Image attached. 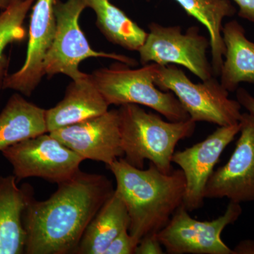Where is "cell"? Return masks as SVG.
I'll return each mask as SVG.
<instances>
[{
  "instance_id": "obj_8",
  "label": "cell",
  "mask_w": 254,
  "mask_h": 254,
  "mask_svg": "<svg viewBox=\"0 0 254 254\" xmlns=\"http://www.w3.org/2000/svg\"><path fill=\"white\" fill-rule=\"evenodd\" d=\"M242 212L240 203L230 201L223 215L200 221L192 218L183 204L157 236L168 254H235L222 241V232L237 221Z\"/></svg>"
},
{
  "instance_id": "obj_9",
  "label": "cell",
  "mask_w": 254,
  "mask_h": 254,
  "mask_svg": "<svg viewBox=\"0 0 254 254\" xmlns=\"http://www.w3.org/2000/svg\"><path fill=\"white\" fill-rule=\"evenodd\" d=\"M17 182L38 177L58 185L79 171L84 159L50 133H43L1 150Z\"/></svg>"
},
{
  "instance_id": "obj_20",
  "label": "cell",
  "mask_w": 254,
  "mask_h": 254,
  "mask_svg": "<svg viewBox=\"0 0 254 254\" xmlns=\"http://www.w3.org/2000/svg\"><path fill=\"white\" fill-rule=\"evenodd\" d=\"M96 15V24L108 41L131 51H138L148 33L109 0H87Z\"/></svg>"
},
{
  "instance_id": "obj_24",
  "label": "cell",
  "mask_w": 254,
  "mask_h": 254,
  "mask_svg": "<svg viewBox=\"0 0 254 254\" xmlns=\"http://www.w3.org/2000/svg\"><path fill=\"white\" fill-rule=\"evenodd\" d=\"M233 1L239 6V16L254 23V0H233Z\"/></svg>"
},
{
  "instance_id": "obj_26",
  "label": "cell",
  "mask_w": 254,
  "mask_h": 254,
  "mask_svg": "<svg viewBox=\"0 0 254 254\" xmlns=\"http://www.w3.org/2000/svg\"><path fill=\"white\" fill-rule=\"evenodd\" d=\"M235 254H254V240H243L233 250Z\"/></svg>"
},
{
  "instance_id": "obj_1",
  "label": "cell",
  "mask_w": 254,
  "mask_h": 254,
  "mask_svg": "<svg viewBox=\"0 0 254 254\" xmlns=\"http://www.w3.org/2000/svg\"><path fill=\"white\" fill-rule=\"evenodd\" d=\"M115 190L104 175L79 170L48 199L33 195L23 213L24 254H75L88 224Z\"/></svg>"
},
{
  "instance_id": "obj_23",
  "label": "cell",
  "mask_w": 254,
  "mask_h": 254,
  "mask_svg": "<svg viewBox=\"0 0 254 254\" xmlns=\"http://www.w3.org/2000/svg\"><path fill=\"white\" fill-rule=\"evenodd\" d=\"M135 254H165V252L157 235H150L140 240L135 250Z\"/></svg>"
},
{
  "instance_id": "obj_3",
  "label": "cell",
  "mask_w": 254,
  "mask_h": 254,
  "mask_svg": "<svg viewBox=\"0 0 254 254\" xmlns=\"http://www.w3.org/2000/svg\"><path fill=\"white\" fill-rule=\"evenodd\" d=\"M118 113L123 158L127 163L143 169L147 160L162 173H172L177 143L193 134L195 122L190 118L165 121L160 115L148 113L136 104L121 105Z\"/></svg>"
},
{
  "instance_id": "obj_6",
  "label": "cell",
  "mask_w": 254,
  "mask_h": 254,
  "mask_svg": "<svg viewBox=\"0 0 254 254\" xmlns=\"http://www.w3.org/2000/svg\"><path fill=\"white\" fill-rule=\"evenodd\" d=\"M87 7V0H57L55 4L56 31L45 61V75L52 77L63 73L72 81L81 79L87 73L80 71V64L92 58L115 60L132 66L136 65V60L128 57L95 51L91 48L79 25L80 16Z\"/></svg>"
},
{
  "instance_id": "obj_22",
  "label": "cell",
  "mask_w": 254,
  "mask_h": 254,
  "mask_svg": "<svg viewBox=\"0 0 254 254\" xmlns=\"http://www.w3.org/2000/svg\"><path fill=\"white\" fill-rule=\"evenodd\" d=\"M137 245L128 230H125L112 241L103 254H133Z\"/></svg>"
},
{
  "instance_id": "obj_21",
  "label": "cell",
  "mask_w": 254,
  "mask_h": 254,
  "mask_svg": "<svg viewBox=\"0 0 254 254\" xmlns=\"http://www.w3.org/2000/svg\"><path fill=\"white\" fill-rule=\"evenodd\" d=\"M36 0H11L0 14V91L8 76L9 58L5 50L9 45L24 41L26 31L23 23Z\"/></svg>"
},
{
  "instance_id": "obj_13",
  "label": "cell",
  "mask_w": 254,
  "mask_h": 254,
  "mask_svg": "<svg viewBox=\"0 0 254 254\" xmlns=\"http://www.w3.org/2000/svg\"><path fill=\"white\" fill-rule=\"evenodd\" d=\"M57 0H36L30 20L28 44L22 67L5 78L3 89L14 90L30 96L45 76L47 55L56 31L55 4Z\"/></svg>"
},
{
  "instance_id": "obj_16",
  "label": "cell",
  "mask_w": 254,
  "mask_h": 254,
  "mask_svg": "<svg viewBox=\"0 0 254 254\" xmlns=\"http://www.w3.org/2000/svg\"><path fill=\"white\" fill-rule=\"evenodd\" d=\"M225 46L220 83L229 93L236 91L240 83L254 84V43L246 36L243 26L235 20L223 26Z\"/></svg>"
},
{
  "instance_id": "obj_2",
  "label": "cell",
  "mask_w": 254,
  "mask_h": 254,
  "mask_svg": "<svg viewBox=\"0 0 254 254\" xmlns=\"http://www.w3.org/2000/svg\"><path fill=\"white\" fill-rule=\"evenodd\" d=\"M116 180L115 192L126 205L128 232L137 244L157 235L183 205L186 180L181 169L165 174L150 163L147 170L135 168L123 158L107 166Z\"/></svg>"
},
{
  "instance_id": "obj_11",
  "label": "cell",
  "mask_w": 254,
  "mask_h": 254,
  "mask_svg": "<svg viewBox=\"0 0 254 254\" xmlns=\"http://www.w3.org/2000/svg\"><path fill=\"white\" fill-rule=\"evenodd\" d=\"M240 123L219 127L203 141L174 153L173 163L180 167L186 180L183 204L190 212L204 205L205 190L222 152L240 133Z\"/></svg>"
},
{
  "instance_id": "obj_5",
  "label": "cell",
  "mask_w": 254,
  "mask_h": 254,
  "mask_svg": "<svg viewBox=\"0 0 254 254\" xmlns=\"http://www.w3.org/2000/svg\"><path fill=\"white\" fill-rule=\"evenodd\" d=\"M154 83L159 89L174 93L195 123L205 122L225 127L240 122L242 105L230 98V93L215 76L194 83L175 65H159Z\"/></svg>"
},
{
  "instance_id": "obj_28",
  "label": "cell",
  "mask_w": 254,
  "mask_h": 254,
  "mask_svg": "<svg viewBox=\"0 0 254 254\" xmlns=\"http://www.w3.org/2000/svg\"></svg>"
},
{
  "instance_id": "obj_18",
  "label": "cell",
  "mask_w": 254,
  "mask_h": 254,
  "mask_svg": "<svg viewBox=\"0 0 254 254\" xmlns=\"http://www.w3.org/2000/svg\"><path fill=\"white\" fill-rule=\"evenodd\" d=\"M129 223L126 205L115 190L88 224L75 254H103Z\"/></svg>"
},
{
  "instance_id": "obj_12",
  "label": "cell",
  "mask_w": 254,
  "mask_h": 254,
  "mask_svg": "<svg viewBox=\"0 0 254 254\" xmlns=\"http://www.w3.org/2000/svg\"><path fill=\"white\" fill-rule=\"evenodd\" d=\"M50 133L84 160L102 162L107 167L124 157L118 110Z\"/></svg>"
},
{
  "instance_id": "obj_14",
  "label": "cell",
  "mask_w": 254,
  "mask_h": 254,
  "mask_svg": "<svg viewBox=\"0 0 254 254\" xmlns=\"http://www.w3.org/2000/svg\"><path fill=\"white\" fill-rule=\"evenodd\" d=\"M110 105L95 86L91 74L72 81L58 104L46 110L48 133L81 123L108 112Z\"/></svg>"
},
{
  "instance_id": "obj_27",
  "label": "cell",
  "mask_w": 254,
  "mask_h": 254,
  "mask_svg": "<svg viewBox=\"0 0 254 254\" xmlns=\"http://www.w3.org/2000/svg\"><path fill=\"white\" fill-rule=\"evenodd\" d=\"M11 0H0V9L4 10L9 6Z\"/></svg>"
},
{
  "instance_id": "obj_17",
  "label": "cell",
  "mask_w": 254,
  "mask_h": 254,
  "mask_svg": "<svg viewBox=\"0 0 254 254\" xmlns=\"http://www.w3.org/2000/svg\"><path fill=\"white\" fill-rule=\"evenodd\" d=\"M46 111L19 93L11 95L0 113V151L48 133Z\"/></svg>"
},
{
  "instance_id": "obj_25",
  "label": "cell",
  "mask_w": 254,
  "mask_h": 254,
  "mask_svg": "<svg viewBox=\"0 0 254 254\" xmlns=\"http://www.w3.org/2000/svg\"><path fill=\"white\" fill-rule=\"evenodd\" d=\"M237 100L242 108L254 116V96L243 88H238L236 91Z\"/></svg>"
},
{
  "instance_id": "obj_4",
  "label": "cell",
  "mask_w": 254,
  "mask_h": 254,
  "mask_svg": "<svg viewBox=\"0 0 254 254\" xmlns=\"http://www.w3.org/2000/svg\"><path fill=\"white\" fill-rule=\"evenodd\" d=\"M158 66L149 63L131 69L115 65L96 70L91 76L109 105H141L155 110L168 121L189 120L190 115L174 93L162 91L155 84Z\"/></svg>"
},
{
  "instance_id": "obj_7",
  "label": "cell",
  "mask_w": 254,
  "mask_h": 254,
  "mask_svg": "<svg viewBox=\"0 0 254 254\" xmlns=\"http://www.w3.org/2000/svg\"><path fill=\"white\" fill-rule=\"evenodd\" d=\"M144 44L138 50L142 65H181L201 81L213 77V67L207 56L210 40L200 34L198 26L185 33L180 26H163L151 23Z\"/></svg>"
},
{
  "instance_id": "obj_19",
  "label": "cell",
  "mask_w": 254,
  "mask_h": 254,
  "mask_svg": "<svg viewBox=\"0 0 254 254\" xmlns=\"http://www.w3.org/2000/svg\"><path fill=\"white\" fill-rule=\"evenodd\" d=\"M185 11L199 21L210 36L212 67L215 77L220 76L225 46L222 31L224 18L235 15L236 9L229 0H175Z\"/></svg>"
},
{
  "instance_id": "obj_15",
  "label": "cell",
  "mask_w": 254,
  "mask_h": 254,
  "mask_svg": "<svg viewBox=\"0 0 254 254\" xmlns=\"http://www.w3.org/2000/svg\"><path fill=\"white\" fill-rule=\"evenodd\" d=\"M16 177L0 174V254H23L26 232L23 213L33 189L29 185L17 186Z\"/></svg>"
},
{
  "instance_id": "obj_10",
  "label": "cell",
  "mask_w": 254,
  "mask_h": 254,
  "mask_svg": "<svg viewBox=\"0 0 254 254\" xmlns=\"http://www.w3.org/2000/svg\"><path fill=\"white\" fill-rule=\"evenodd\" d=\"M240 137L227 163L214 170L205 190V198L254 202V116L242 113Z\"/></svg>"
}]
</instances>
